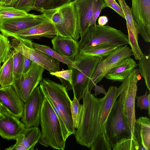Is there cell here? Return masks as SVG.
Listing matches in <instances>:
<instances>
[{
  "instance_id": "obj_1",
  "label": "cell",
  "mask_w": 150,
  "mask_h": 150,
  "mask_svg": "<svg viewBox=\"0 0 150 150\" xmlns=\"http://www.w3.org/2000/svg\"><path fill=\"white\" fill-rule=\"evenodd\" d=\"M117 89L110 86L105 96L100 98L89 92L88 87L84 90L81 119L74 134L78 144L90 148L104 131L109 114L119 97Z\"/></svg>"
},
{
  "instance_id": "obj_2",
  "label": "cell",
  "mask_w": 150,
  "mask_h": 150,
  "mask_svg": "<svg viewBox=\"0 0 150 150\" xmlns=\"http://www.w3.org/2000/svg\"><path fill=\"white\" fill-rule=\"evenodd\" d=\"M40 89L48 100L59 121L65 140L74 134L71 111V100L65 87L49 79L44 78L40 83Z\"/></svg>"
},
{
  "instance_id": "obj_3",
  "label": "cell",
  "mask_w": 150,
  "mask_h": 150,
  "mask_svg": "<svg viewBox=\"0 0 150 150\" xmlns=\"http://www.w3.org/2000/svg\"><path fill=\"white\" fill-rule=\"evenodd\" d=\"M41 135L38 143L45 147L64 150V139L59 119L51 105L44 96L40 112Z\"/></svg>"
},
{
  "instance_id": "obj_4",
  "label": "cell",
  "mask_w": 150,
  "mask_h": 150,
  "mask_svg": "<svg viewBox=\"0 0 150 150\" xmlns=\"http://www.w3.org/2000/svg\"><path fill=\"white\" fill-rule=\"evenodd\" d=\"M53 24L57 35L77 41L80 36L77 12L71 1L59 8L38 11Z\"/></svg>"
},
{
  "instance_id": "obj_5",
  "label": "cell",
  "mask_w": 150,
  "mask_h": 150,
  "mask_svg": "<svg viewBox=\"0 0 150 150\" xmlns=\"http://www.w3.org/2000/svg\"><path fill=\"white\" fill-rule=\"evenodd\" d=\"M106 44H117L120 46L129 44L128 35L108 25H91L78 42L79 52Z\"/></svg>"
},
{
  "instance_id": "obj_6",
  "label": "cell",
  "mask_w": 150,
  "mask_h": 150,
  "mask_svg": "<svg viewBox=\"0 0 150 150\" xmlns=\"http://www.w3.org/2000/svg\"><path fill=\"white\" fill-rule=\"evenodd\" d=\"M100 58L79 52L74 62L76 68L72 67L71 87L74 96L79 102L82 99L84 90L88 86Z\"/></svg>"
},
{
  "instance_id": "obj_7",
  "label": "cell",
  "mask_w": 150,
  "mask_h": 150,
  "mask_svg": "<svg viewBox=\"0 0 150 150\" xmlns=\"http://www.w3.org/2000/svg\"><path fill=\"white\" fill-rule=\"evenodd\" d=\"M139 74L138 69H134L117 89L118 95L121 98L124 113L128 120L133 135L136 120L135 108L137 83L141 79Z\"/></svg>"
},
{
  "instance_id": "obj_8",
  "label": "cell",
  "mask_w": 150,
  "mask_h": 150,
  "mask_svg": "<svg viewBox=\"0 0 150 150\" xmlns=\"http://www.w3.org/2000/svg\"><path fill=\"white\" fill-rule=\"evenodd\" d=\"M105 129L112 146L121 139L133 136L128 120L124 113L120 96L109 114Z\"/></svg>"
},
{
  "instance_id": "obj_9",
  "label": "cell",
  "mask_w": 150,
  "mask_h": 150,
  "mask_svg": "<svg viewBox=\"0 0 150 150\" xmlns=\"http://www.w3.org/2000/svg\"><path fill=\"white\" fill-rule=\"evenodd\" d=\"M11 43L13 49L50 73L60 71L59 62L34 48L31 40L13 38Z\"/></svg>"
},
{
  "instance_id": "obj_10",
  "label": "cell",
  "mask_w": 150,
  "mask_h": 150,
  "mask_svg": "<svg viewBox=\"0 0 150 150\" xmlns=\"http://www.w3.org/2000/svg\"><path fill=\"white\" fill-rule=\"evenodd\" d=\"M132 55L131 49L126 45L118 47L108 56L100 58L89 82V92H91L95 85L105 77L117 64Z\"/></svg>"
},
{
  "instance_id": "obj_11",
  "label": "cell",
  "mask_w": 150,
  "mask_h": 150,
  "mask_svg": "<svg viewBox=\"0 0 150 150\" xmlns=\"http://www.w3.org/2000/svg\"><path fill=\"white\" fill-rule=\"evenodd\" d=\"M44 69L33 62L29 70L20 78L13 81L12 86L17 94L25 103L42 80Z\"/></svg>"
},
{
  "instance_id": "obj_12",
  "label": "cell",
  "mask_w": 150,
  "mask_h": 150,
  "mask_svg": "<svg viewBox=\"0 0 150 150\" xmlns=\"http://www.w3.org/2000/svg\"><path fill=\"white\" fill-rule=\"evenodd\" d=\"M50 21L44 15L29 13L27 15L0 21V31L3 35L11 37L13 34L46 21Z\"/></svg>"
},
{
  "instance_id": "obj_13",
  "label": "cell",
  "mask_w": 150,
  "mask_h": 150,
  "mask_svg": "<svg viewBox=\"0 0 150 150\" xmlns=\"http://www.w3.org/2000/svg\"><path fill=\"white\" fill-rule=\"evenodd\" d=\"M44 98L39 86L36 88L28 99L24 103L21 121L25 128L39 125L40 112Z\"/></svg>"
},
{
  "instance_id": "obj_14",
  "label": "cell",
  "mask_w": 150,
  "mask_h": 150,
  "mask_svg": "<svg viewBox=\"0 0 150 150\" xmlns=\"http://www.w3.org/2000/svg\"><path fill=\"white\" fill-rule=\"evenodd\" d=\"M132 14L139 34L145 41L150 42V0H132Z\"/></svg>"
},
{
  "instance_id": "obj_15",
  "label": "cell",
  "mask_w": 150,
  "mask_h": 150,
  "mask_svg": "<svg viewBox=\"0 0 150 150\" xmlns=\"http://www.w3.org/2000/svg\"><path fill=\"white\" fill-rule=\"evenodd\" d=\"M72 1L76 10L81 38L88 30L95 12L105 3L103 0H73Z\"/></svg>"
},
{
  "instance_id": "obj_16",
  "label": "cell",
  "mask_w": 150,
  "mask_h": 150,
  "mask_svg": "<svg viewBox=\"0 0 150 150\" xmlns=\"http://www.w3.org/2000/svg\"><path fill=\"white\" fill-rule=\"evenodd\" d=\"M24 104L12 85L0 86V105L4 110L20 118L22 115Z\"/></svg>"
},
{
  "instance_id": "obj_17",
  "label": "cell",
  "mask_w": 150,
  "mask_h": 150,
  "mask_svg": "<svg viewBox=\"0 0 150 150\" xmlns=\"http://www.w3.org/2000/svg\"><path fill=\"white\" fill-rule=\"evenodd\" d=\"M19 119L3 109L0 116V135L3 138L16 140L25 128Z\"/></svg>"
},
{
  "instance_id": "obj_18",
  "label": "cell",
  "mask_w": 150,
  "mask_h": 150,
  "mask_svg": "<svg viewBox=\"0 0 150 150\" xmlns=\"http://www.w3.org/2000/svg\"><path fill=\"white\" fill-rule=\"evenodd\" d=\"M57 35V33L53 23L50 21L17 32L11 37L31 40L39 39L42 37L51 39Z\"/></svg>"
},
{
  "instance_id": "obj_19",
  "label": "cell",
  "mask_w": 150,
  "mask_h": 150,
  "mask_svg": "<svg viewBox=\"0 0 150 150\" xmlns=\"http://www.w3.org/2000/svg\"><path fill=\"white\" fill-rule=\"evenodd\" d=\"M51 41L52 49L71 61L73 62L79 52L78 42L73 39L57 35Z\"/></svg>"
},
{
  "instance_id": "obj_20",
  "label": "cell",
  "mask_w": 150,
  "mask_h": 150,
  "mask_svg": "<svg viewBox=\"0 0 150 150\" xmlns=\"http://www.w3.org/2000/svg\"><path fill=\"white\" fill-rule=\"evenodd\" d=\"M137 65L131 57L125 58L117 64L105 77L113 82H122Z\"/></svg>"
},
{
  "instance_id": "obj_21",
  "label": "cell",
  "mask_w": 150,
  "mask_h": 150,
  "mask_svg": "<svg viewBox=\"0 0 150 150\" xmlns=\"http://www.w3.org/2000/svg\"><path fill=\"white\" fill-rule=\"evenodd\" d=\"M133 135L139 145L146 150H150V120L146 117L142 116L136 119Z\"/></svg>"
},
{
  "instance_id": "obj_22",
  "label": "cell",
  "mask_w": 150,
  "mask_h": 150,
  "mask_svg": "<svg viewBox=\"0 0 150 150\" xmlns=\"http://www.w3.org/2000/svg\"><path fill=\"white\" fill-rule=\"evenodd\" d=\"M41 135V131L38 127L25 128L16 139V144L22 145L27 150H33Z\"/></svg>"
},
{
  "instance_id": "obj_23",
  "label": "cell",
  "mask_w": 150,
  "mask_h": 150,
  "mask_svg": "<svg viewBox=\"0 0 150 150\" xmlns=\"http://www.w3.org/2000/svg\"><path fill=\"white\" fill-rule=\"evenodd\" d=\"M13 52H11L0 68V85L2 87L12 85L14 81L13 64Z\"/></svg>"
},
{
  "instance_id": "obj_24",
  "label": "cell",
  "mask_w": 150,
  "mask_h": 150,
  "mask_svg": "<svg viewBox=\"0 0 150 150\" xmlns=\"http://www.w3.org/2000/svg\"><path fill=\"white\" fill-rule=\"evenodd\" d=\"M120 46L117 44H106L98 45L89 49L82 50L79 53L89 56H96L100 58L110 54Z\"/></svg>"
},
{
  "instance_id": "obj_25",
  "label": "cell",
  "mask_w": 150,
  "mask_h": 150,
  "mask_svg": "<svg viewBox=\"0 0 150 150\" xmlns=\"http://www.w3.org/2000/svg\"><path fill=\"white\" fill-rule=\"evenodd\" d=\"M117 0L123 11L126 22L127 28H129L133 33L138 36V26L134 18L131 8L127 4L125 0Z\"/></svg>"
},
{
  "instance_id": "obj_26",
  "label": "cell",
  "mask_w": 150,
  "mask_h": 150,
  "mask_svg": "<svg viewBox=\"0 0 150 150\" xmlns=\"http://www.w3.org/2000/svg\"><path fill=\"white\" fill-rule=\"evenodd\" d=\"M138 66L139 73L144 80L145 84L150 92V54H144L142 57L139 60Z\"/></svg>"
},
{
  "instance_id": "obj_27",
  "label": "cell",
  "mask_w": 150,
  "mask_h": 150,
  "mask_svg": "<svg viewBox=\"0 0 150 150\" xmlns=\"http://www.w3.org/2000/svg\"><path fill=\"white\" fill-rule=\"evenodd\" d=\"M33 45L34 48L46 53L59 62L66 64L68 67V69H70L72 67H77L74 61H71L62 57L49 46L33 42Z\"/></svg>"
},
{
  "instance_id": "obj_28",
  "label": "cell",
  "mask_w": 150,
  "mask_h": 150,
  "mask_svg": "<svg viewBox=\"0 0 150 150\" xmlns=\"http://www.w3.org/2000/svg\"><path fill=\"white\" fill-rule=\"evenodd\" d=\"M139 145L134 136L124 137L117 140L113 145V150H138Z\"/></svg>"
},
{
  "instance_id": "obj_29",
  "label": "cell",
  "mask_w": 150,
  "mask_h": 150,
  "mask_svg": "<svg viewBox=\"0 0 150 150\" xmlns=\"http://www.w3.org/2000/svg\"><path fill=\"white\" fill-rule=\"evenodd\" d=\"M12 50L13 52V74L14 81L19 79L24 73V56L13 48Z\"/></svg>"
},
{
  "instance_id": "obj_30",
  "label": "cell",
  "mask_w": 150,
  "mask_h": 150,
  "mask_svg": "<svg viewBox=\"0 0 150 150\" xmlns=\"http://www.w3.org/2000/svg\"><path fill=\"white\" fill-rule=\"evenodd\" d=\"M29 13L14 7L0 6V21L14 17L24 16Z\"/></svg>"
},
{
  "instance_id": "obj_31",
  "label": "cell",
  "mask_w": 150,
  "mask_h": 150,
  "mask_svg": "<svg viewBox=\"0 0 150 150\" xmlns=\"http://www.w3.org/2000/svg\"><path fill=\"white\" fill-rule=\"evenodd\" d=\"M71 111L74 126L75 129H77L81 119L83 105L80 104L74 96L73 100L71 101Z\"/></svg>"
},
{
  "instance_id": "obj_32",
  "label": "cell",
  "mask_w": 150,
  "mask_h": 150,
  "mask_svg": "<svg viewBox=\"0 0 150 150\" xmlns=\"http://www.w3.org/2000/svg\"><path fill=\"white\" fill-rule=\"evenodd\" d=\"M112 147L105 129L90 148L91 150H111Z\"/></svg>"
},
{
  "instance_id": "obj_33",
  "label": "cell",
  "mask_w": 150,
  "mask_h": 150,
  "mask_svg": "<svg viewBox=\"0 0 150 150\" xmlns=\"http://www.w3.org/2000/svg\"><path fill=\"white\" fill-rule=\"evenodd\" d=\"M50 73L59 79L62 84L65 87L67 91L72 89L71 84L72 71L71 69L59 71Z\"/></svg>"
},
{
  "instance_id": "obj_34",
  "label": "cell",
  "mask_w": 150,
  "mask_h": 150,
  "mask_svg": "<svg viewBox=\"0 0 150 150\" xmlns=\"http://www.w3.org/2000/svg\"><path fill=\"white\" fill-rule=\"evenodd\" d=\"M12 49L8 37L0 33V66L7 59Z\"/></svg>"
},
{
  "instance_id": "obj_35",
  "label": "cell",
  "mask_w": 150,
  "mask_h": 150,
  "mask_svg": "<svg viewBox=\"0 0 150 150\" xmlns=\"http://www.w3.org/2000/svg\"><path fill=\"white\" fill-rule=\"evenodd\" d=\"M137 106L141 110L145 109L148 111V114L150 116V93L148 94L146 90L145 94L141 96H136Z\"/></svg>"
},
{
  "instance_id": "obj_36",
  "label": "cell",
  "mask_w": 150,
  "mask_h": 150,
  "mask_svg": "<svg viewBox=\"0 0 150 150\" xmlns=\"http://www.w3.org/2000/svg\"><path fill=\"white\" fill-rule=\"evenodd\" d=\"M35 0H20L17 4L14 7L28 13L30 11L33 10V8Z\"/></svg>"
},
{
  "instance_id": "obj_37",
  "label": "cell",
  "mask_w": 150,
  "mask_h": 150,
  "mask_svg": "<svg viewBox=\"0 0 150 150\" xmlns=\"http://www.w3.org/2000/svg\"><path fill=\"white\" fill-rule=\"evenodd\" d=\"M71 0H50L43 8L51 9L56 8L70 3Z\"/></svg>"
},
{
  "instance_id": "obj_38",
  "label": "cell",
  "mask_w": 150,
  "mask_h": 150,
  "mask_svg": "<svg viewBox=\"0 0 150 150\" xmlns=\"http://www.w3.org/2000/svg\"><path fill=\"white\" fill-rule=\"evenodd\" d=\"M106 7H109L116 12L120 16L125 19V16L121 7L115 0H103Z\"/></svg>"
},
{
  "instance_id": "obj_39",
  "label": "cell",
  "mask_w": 150,
  "mask_h": 150,
  "mask_svg": "<svg viewBox=\"0 0 150 150\" xmlns=\"http://www.w3.org/2000/svg\"><path fill=\"white\" fill-rule=\"evenodd\" d=\"M106 6L105 3L100 6L95 12L89 23V26L91 25H95L96 24V22L99 16L102 9L106 8Z\"/></svg>"
},
{
  "instance_id": "obj_40",
  "label": "cell",
  "mask_w": 150,
  "mask_h": 150,
  "mask_svg": "<svg viewBox=\"0 0 150 150\" xmlns=\"http://www.w3.org/2000/svg\"><path fill=\"white\" fill-rule=\"evenodd\" d=\"M50 0H35L33 10L38 11L39 9L43 8Z\"/></svg>"
},
{
  "instance_id": "obj_41",
  "label": "cell",
  "mask_w": 150,
  "mask_h": 150,
  "mask_svg": "<svg viewBox=\"0 0 150 150\" xmlns=\"http://www.w3.org/2000/svg\"><path fill=\"white\" fill-rule=\"evenodd\" d=\"M33 62L27 57L24 56L23 73L27 72L30 68Z\"/></svg>"
},
{
  "instance_id": "obj_42",
  "label": "cell",
  "mask_w": 150,
  "mask_h": 150,
  "mask_svg": "<svg viewBox=\"0 0 150 150\" xmlns=\"http://www.w3.org/2000/svg\"><path fill=\"white\" fill-rule=\"evenodd\" d=\"M6 150H27L22 145L15 144L5 149Z\"/></svg>"
},
{
  "instance_id": "obj_43",
  "label": "cell",
  "mask_w": 150,
  "mask_h": 150,
  "mask_svg": "<svg viewBox=\"0 0 150 150\" xmlns=\"http://www.w3.org/2000/svg\"><path fill=\"white\" fill-rule=\"evenodd\" d=\"M108 21V18L106 16H100L98 20V25L100 26H103L106 25Z\"/></svg>"
},
{
  "instance_id": "obj_44",
  "label": "cell",
  "mask_w": 150,
  "mask_h": 150,
  "mask_svg": "<svg viewBox=\"0 0 150 150\" xmlns=\"http://www.w3.org/2000/svg\"><path fill=\"white\" fill-rule=\"evenodd\" d=\"M19 1L20 0H5L3 5L6 6L14 7Z\"/></svg>"
},
{
  "instance_id": "obj_45",
  "label": "cell",
  "mask_w": 150,
  "mask_h": 150,
  "mask_svg": "<svg viewBox=\"0 0 150 150\" xmlns=\"http://www.w3.org/2000/svg\"><path fill=\"white\" fill-rule=\"evenodd\" d=\"M5 0H0V6L4 4Z\"/></svg>"
},
{
  "instance_id": "obj_46",
  "label": "cell",
  "mask_w": 150,
  "mask_h": 150,
  "mask_svg": "<svg viewBox=\"0 0 150 150\" xmlns=\"http://www.w3.org/2000/svg\"><path fill=\"white\" fill-rule=\"evenodd\" d=\"M2 108L1 107V106L0 105V116L1 115L2 111Z\"/></svg>"
},
{
  "instance_id": "obj_47",
  "label": "cell",
  "mask_w": 150,
  "mask_h": 150,
  "mask_svg": "<svg viewBox=\"0 0 150 150\" xmlns=\"http://www.w3.org/2000/svg\"><path fill=\"white\" fill-rule=\"evenodd\" d=\"M0 67H1V66H0Z\"/></svg>"
},
{
  "instance_id": "obj_48",
  "label": "cell",
  "mask_w": 150,
  "mask_h": 150,
  "mask_svg": "<svg viewBox=\"0 0 150 150\" xmlns=\"http://www.w3.org/2000/svg\"><path fill=\"white\" fill-rule=\"evenodd\" d=\"M0 150H1V149H0Z\"/></svg>"
}]
</instances>
